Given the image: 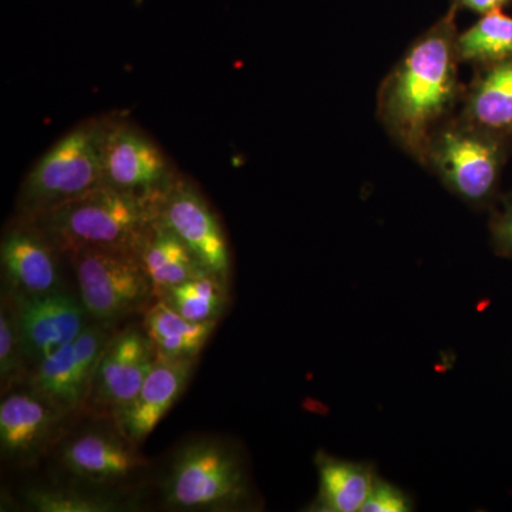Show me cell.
I'll use <instances>...</instances> for the list:
<instances>
[{
	"label": "cell",
	"instance_id": "obj_10",
	"mask_svg": "<svg viewBox=\"0 0 512 512\" xmlns=\"http://www.w3.org/2000/svg\"><path fill=\"white\" fill-rule=\"evenodd\" d=\"M157 350L146 330L127 328L113 335L101 353L87 404L119 424L143 387Z\"/></svg>",
	"mask_w": 512,
	"mask_h": 512
},
{
	"label": "cell",
	"instance_id": "obj_7",
	"mask_svg": "<svg viewBox=\"0 0 512 512\" xmlns=\"http://www.w3.org/2000/svg\"><path fill=\"white\" fill-rule=\"evenodd\" d=\"M178 177L153 138L120 117H110L103 143L104 185L140 197L161 198Z\"/></svg>",
	"mask_w": 512,
	"mask_h": 512
},
{
	"label": "cell",
	"instance_id": "obj_1",
	"mask_svg": "<svg viewBox=\"0 0 512 512\" xmlns=\"http://www.w3.org/2000/svg\"><path fill=\"white\" fill-rule=\"evenodd\" d=\"M457 6L407 46L380 83L376 116L390 140L417 164L431 134L457 113L460 82Z\"/></svg>",
	"mask_w": 512,
	"mask_h": 512
},
{
	"label": "cell",
	"instance_id": "obj_23",
	"mask_svg": "<svg viewBox=\"0 0 512 512\" xmlns=\"http://www.w3.org/2000/svg\"><path fill=\"white\" fill-rule=\"evenodd\" d=\"M25 366L12 306L3 296L0 306V382L3 393L25 372Z\"/></svg>",
	"mask_w": 512,
	"mask_h": 512
},
{
	"label": "cell",
	"instance_id": "obj_13",
	"mask_svg": "<svg viewBox=\"0 0 512 512\" xmlns=\"http://www.w3.org/2000/svg\"><path fill=\"white\" fill-rule=\"evenodd\" d=\"M66 414L30 390L8 394L0 403V448L3 458L29 464L52 447Z\"/></svg>",
	"mask_w": 512,
	"mask_h": 512
},
{
	"label": "cell",
	"instance_id": "obj_22",
	"mask_svg": "<svg viewBox=\"0 0 512 512\" xmlns=\"http://www.w3.org/2000/svg\"><path fill=\"white\" fill-rule=\"evenodd\" d=\"M23 500L30 510L40 512H114L127 507L113 495L72 488H30L23 494Z\"/></svg>",
	"mask_w": 512,
	"mask_h": 512
},
{
	"label": "cell",
	"instance_id": "obj_11",
	"mask_svg": "<svg viewBox=\"0 0 512 512\" xmlns=\"http://www.w3.org/2000/svg\"><path fill=\"white\" fill-rule=\"evenodd\" d=\"M158 215L208 269L229 281L231 252L224 229L204 195L188 178H175L161 198Z\"/></svg>",
	"mask_w": 512,
	"mask_h": 512
},
{
	"label": "cell",
	"instance_id": "obj_2",
	"mask_svg": "<svg viewBox=\"0 0 512 512\" xmlns=\"http://www.w3.org/2000/svg\"><path fill=\"white\" fill-rule=\"evenodd\" d=\"M161 198L140 197L103 185L25 218L64 256L92 249L140 255L148 232L156 224Z\"/></svg>",
	"mask_w": 512,
	"mask_h": 512
},
{
	"label": "cell",
	"instance_id": "obj_21",
	"mask_svg": "<svg viewBox=\"0 0 512 512\" xmlns=\"http://www.w3.org/2000/svg\"><path fill=\"white\" fill-rule=\"evenodd\" d=\"M461 63L478 67L512 59V18L503 10L481 16L473 26L458 33Z\"/></svg>",
	"mask_w": 512,
	"mask_h": 512
},
{
	"label": "cell",
	"instance_id": "obj_5",
	"mask_svg": "<svg viewBox=\"0 0 512 512\" xmlns=\"http://www.w3.org/2000/svg\"><path fill=\"white\" fill-rule=\"evenodd\" d=\"M164 504L178 511H232L245 507L251 487L234 447L215 439L178 451L163 483Z\"/></svg>",
	"mask_w": 512,
	"mask_h": 512
},
{
	"label": "cell",
	"instance_id": "obj_17",
	"mask_svg": "<svg viewBox=\"0 0 512 512\" xmlns=\"http://www.w3.org/2000/svg\"><path fill=\"white\" fill-rule=\"evenodd\" d=\"M138 258L153 285L154 299L171 286L211 271L183 239L160 220V215L148 232Z\"/></svg>",
	"mask_w": 512,
	"mask_h": 512
},
{
	"label": "cell",
	"instance_id": "obj_24",
	"mask_svg": "<svg viewBox=\"0 0 512 512\" xmlns=\"http://www.w3.org/2000/svg\"><path fill=\"white\" fill-rule=\"evenodd\" d=\"M491 210L490 234L495 254L512 258V191L498 198Z\"/></svg>",
	"mask_w": 512,
	"mask_h": 512
},
{
	"label": "cell",
	"instance_id": "obj_6",
	"mask_svg": "<svg viewBox=\"0 0 512 512\" xmlns=\"http://www.w3.org/2000/svg\"><path fill=\"white\" fill-rule=\"evenodd\" d=\"M76 271L80 299L89 318L103 325L144 312L154 289L136 254L121 251H79L67 255Z\"/></svg>",
	"mask_w": 512,
	"mask_h": 512
},
{
	"label": "cell",
	"instance_id": "obj_16",
	"mask_svg": "<svg viewBox=\"0 0 512 512\" xmlns=\"http://www.w3.org/2000/svg\"><path fill=\"white\" fill-rule=\"evenodd\" d=\"M457 116L503 141L512 151V59L474 67Z\"/></svg>",
	"mask_w": 512,
	"mask_h": 512
},
{
	"label": "cell",
	"instance_id": "obj_19",
	"mask_svg": "<svg viewBox=\"0 0 512 512\" xmlns=\"http://www.w3.org/2000/svg\"><path fill=\"white\" fill-rule=\"evenodd\" d=\"M218 320L192 322L171 309L163 301H153L144 311V325L148 338L158 356L173 359H197L217 328Z\"/></svg>",
	"mask_w": 512,
	"mask_h": 512
},
{
	"label": "cell",
	"instance_id": "obj_18",
	"mask_svg": "<svg viewBox=\"0 0 512 512\" xmlns=\"http://www.w3.org/2000/svg\"><path fill=\"white\" fill-rule=\"evenodd\" d=\"M319 473V493L312 511H362L377 474L369 463L343 460L320 451L315 458Z\"/></svg>",
	"mask_w": 512,
	"mask_h": 512
},
{
	"label": "cell",
	"instance_id": "obj_20",
	"mask_svg": "<svg viewBox=\"0 0 512 512\" xmlns=\"http://www.w3.org/2000/svg\"><path fill=\"white\" fill-rule=\"evenodd\" d=\"M158 301H163L192 322H212L220 320L229 302L228 282L220 275L207 271L194 276L183 284L171 286L158 293Z\"/></svg>",
	"mask_w": 512,
	"mask_h": 512
},
{
	"label": "cell",
	"instance_id": "obj_8",
	"mask_svg": "<svg viewBox=\"0 0 512 512\" xmlns=\"http://www.w3.org/2000/svg\"><path fill=\"white\" fill-rule=\"evenodd\" d=\"M113 338L111 326L94 322L79 338L35 366L30 390L64 414L79 412L89 400L97 363Z\"/></svg>",
	"mask_w": 512,
	"mask_h": 512
},
{
	"label": "cell",
	"instance_id": "obj_25",
	"mask_svg": "<svg viewBox=\"0 0 512 512\" xmlns=\"http://www.w3.org/2000/svg\"><path fill=\"white\" fill-rule=\"evenodd\" d=\"M413 510L412 498L394 484L376 477L362 512H407Z\"/></svg>",
	"mask_w": 512,
	"mask_h": 512
},
{
	"label": "cell",
	"instance_id": "obj_12",
	"mask_svg": "<svg viewBox=\"0 0 512 512\" xmlns=\"http://www.w3.org/2000/svg\"><path fill=\"white\" fill-rule=\"evenodd\" d=\"M59 251L28 218H16L3 232L0 264L9 295L62 291Z\"/></svg>",
	"mask_w": 512,
	"mask_h": 512
},
{
	"label": "cell",
	"instance_id": "obj_14",
	"mask_svg": "<svg viewBox=\"0 0 512 512\" xmlns=\"http://www.w3.org/2000/svg\"><path fill=\"white\" fill-rule=\"evenodd\" d=\"M136 446L120 429L82 431L64 443L60 463L72 476L90 483H119L146 466Z\"/></svg>",
	"mask_w": 512,
	"mask_h": 512
},
{
	"label": "cell",
	"instance_id": "obj_26",
	"mask_svg": "<svg viewBox=\"0 0 512 512\" xmlns=\"http://www.w3.org/2000/svg\"><path fill=\"white\" fill-rule=\"evenodd\" d=\"M458 9L463 8L483 16L494 10H503L512 5V0H451Z\"/></svg>",
	"mask_w": 512,
	"mask_h": 512
},
{
	"label": "cell",
	"instance_id": "obj_15",
	"mask_svg": "<svg viewBox=\"0 0 512 512\" xmlns=\"http://www.w3.org/2000/svg\"><path fill=\"white\" fill-rule=\"evenodd\" d=\"M195 362L197 359L157 357L136 400L116 426L126 434L127 439L141 444L156 430L158 423L183 394Z\"/></svg>",
	"mask_w": 512,
	"mask_h": 512
},
{
	"label": "cell",
	"instance_id": "obj_4",
	"mask_svg": "<svg viewBox=\"0 0 512 512\" xmlns=\"http://www.w3.org/2000/svg\"><path fill=\"white\" fill-rule=\"evenodd\" d=\"M109 119L82 121L37 160L20 185V217H33L103 187V143Z\"/></svg>",
	"mask_w": 512,
	"mask_h": 512
},
{
	"label": "cell",
	"instance_id": "obj_9",
	"mask_svg": "<svg viewBox=\"0 0 512 512\" xmlns=\"http://www.w3.org/2000/svg\"><path fill=\"white\" fill-rule=\"evenodd\" d=\"M3 293L12 306L23 356L33 367L79 338L89 326L82 299L64 289L43 295Z\"/></svg>",
	"mask_w": 512,
	"mask_h": 512
},
{
	"label": "cell",
	"instance_id": "obj_3",
	"mask_svg": "<svg viewBox=\"0 0 512 512\" xmlns=\"http://www.w3.org/2000/svg\"><path fill=\"white\" fill-rule=\"evenodd\" d=\"M512 151L491 134L457 116L450 117L427 143L421 167L474 210L493 208Z\"/></svg>",
	"mask_w": 512,
	"mask_h": 512
}]
</instances>
